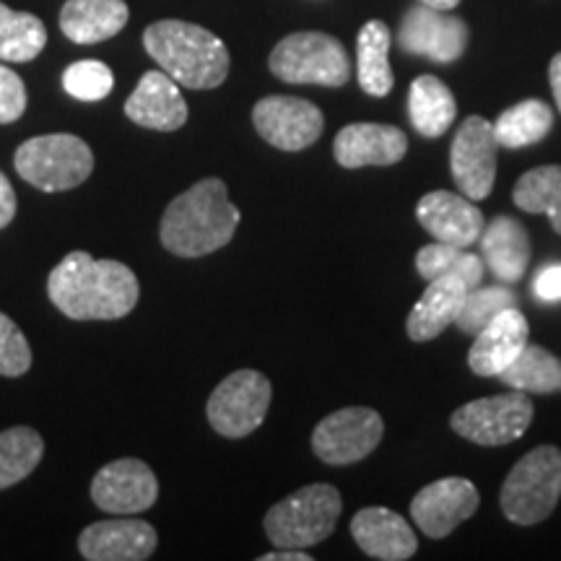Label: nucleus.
Masks as SVG:
<instances>
[{
	"label": "nucleus",
	"instance_id": "2eb2a0df",
	"mask_svg": "<svg viewBox=\"0 0 561 561\" xmlns=\"http://www.w3.org/2000/svg\"><path fill=\"white\" fill-rule=\"evenodd\" d=\"M479 489L468 479H439L413 496L411 517L430 538H445L479 510Z\"/></svg>",
	"mask_w": 561,
	"mask_h": 561
},
{
	"label": "nucleus",
	"instance_id": "9d476101",
	"mask_svg": "<svg viewBox=\"0 0 561 561\" xmlns=\"http://www.w3.org/2000/svg\"><path fill=\"white\" fill-rule=\"evenodd\" d=\"M382 432L380 413L351 405L320 421L318 430L312 432V450L328 466H351L375 453Z\"/></svg>",
	"mask_w": 561,
	"mask_h": 561
},
{
	"label": "nucleus",
	"instance_id": "7c9ffc66",
	"mask_svg": "<svg viewBox=\"0 0 561 561\" xmlns=\"http://www.w3.org/2000/svg\"><path fill=\"white\" fill-rule=\"evenodd\" d=\"M45 455V442L32 426H11L0 432V491L24 481Z\"/></svg>",
	"mask_w": 561,
	"mask_h": 561
},
{
	"label": "nucleus",
	"instance_id": "a211bd4d",
	"mask_svg": "<svg viewBox=\"0 0 561 561\" xmlns=\"http://www.w3.org/2000/svg\"><path fill=\"white\" fill-rule=\"evenodd\" d=\"M409 151V138L401 128L380 123L346 125L333 144V157L346 170L398 164Z\"/></svg>",
	"mask_w": 561,
	"mask_h": 561
},
{
	"label": "nucleus",
	"instance_id": "5701e85b",
	"mask_svg": "<svg viewBox=\"0 0 561 561\" xmlns=\"http://www.w3.org/2000/svg\"><path fill=\"white\" fill-rule=\"evenodd\" d=\"M125 0H66L60 9V32L76 45H100L128 24Z\"/></svg>",
	"mask_w": 561,
	"mask_h": 561
},
{
	"label": "nucleus",
	"instance_id": "2f4dec72",
	"mask_svg": "<svg viewBox=\"0 0 561 561\" xmlns=\"http://www.w3.org/2000/svg\"><path fill=\"white\" fill-rule=\"evenodd\" d=\"M416 271L426 280L455 276L468 289H476L483 280V261H479V255H471L466 248H455V244L447 242H434L421 248L416 255Z\"/></svg>",
	"mask_w": 561,
	"mask_h": 561
},
{
	"label": "nucleus",
	"instance_id": "f704fd0d",
	"mask_svg": "<svg viewBox=\"0 0 561 561\" xmlns=\"http://www.w3.org/2000/svg\"><path fill=\"white\" fill-rule=\"evenodd\" d=\"M32 367V348L26 343V335L19 331V325L9 314L0 312V375L21 377Z\"/></svg>",
	"mask_w": 561,
	"mask_h": 561
},
{
	"label": "nucleus",
	"instance_id": "f257e3e1",
	"mask_svg": "<svg viewBox=\"0 0 561 561\" xmlns=\"http://www.w3.org/2000/svg\"><path fill=\"white\" fill-rule=\"evenodd\" d=\"M47 297L70 320H121L138 305L136 273L89 252H68L47 278Z\"/></svg>",
	"mask_w": 561,
	"mask_h": 561
},
{
	"label": "nucleus",
	"instance_id": "c756f323",
	"mask_svg": "<svg viewBox=\"0 0 561 561\" xmlns=\"http://www.w3.org/2000/svg\"><path fill=\"white\" fill-rule=\"evenodd\" d=\"M515 206L528 214H546L557 234H561V167H536L517 180Z\"/></svg>",
	"mask_w": 561,
	"mask_h": 561
},
{
	"label": "nucleus",
	"instance_id": "20e7f679",
	"mask_svg": "<svg viewBox=\"0 0 561 561\" xmlns=\"http://www.w3.org/2000/svg\"><path fill=\"white\" fill-rule=\"evenodd\" d=\"M341 510L339 489L331 483H310L273 504L263 525L276 549H310L335 530Z\"/></svg>",
	"mask_w": 561,
	"mask_h": 561
},
{
	"label": "nucleus",
	"instance_id": "72a5a7b5",
	"mask_svg": "<svg viewBox=\"0 0 561 561\" xmlns=\"http://www.w3.org/2000/svg\"><path fill=\"white\" fill-rule=\"evenodd\" d=\"M62 89L68 91L73 100L81 102H102L107 100L115 89V76L107 62L102 60H79L66 68L62 73Z\"/></svg>",
	"mask_w": 561,
	"mask_h": 561
},
{
	"label": "nucleus",
	"instance_id": "dca6fc26",
	"mask_svg": "<svg viewBox=\"0 0 561 561\" xmlns=\"http://www.w3.org/2000/svg\"><path fill=\"white\" fill-rule=\"evenodd\" d=\"M159 536L153 525L128 515L91 523L81 530L79 551L89 561H144L157 551Z\"/></svg>",
	"mask_w": 561,
	"mask_h": 561
},
{
	"label": "nucleus",
	"instance_id": "f3484780",
	"mask_svg": "<svg viewBox=\"0 0 561 561\" xmlns=\"http://www.w3.org/2000/svg\"><path fill=\"white\" fill-rule=\"evenodd\" d=\"M125 115L140 128L172 133L187 123V102L180 83L164 70H149L140 76L138 87L125 102Z\"/></svg>",
	"mask_w": 561,
	"mask_h": 561
},
{
	"label": "nucleus",
	"instance_id": "393cba45",
	"mask_svg": "<svg viewBox=\"0 0 561 561\" xmlns=\"http://www.w3.org/2000/svg\"><path fill=\"white\" fill-rule=\"evenodd\" d=\"M409 117L419 136L439 138L453 128L458 117V102L437 76H419L409 91Z\"/></svg>",
	"mask_w": 561,
	"mask_h": 561
},
{
	"label": "nucleus",
	"instance_id": "a19ab883",
	"mask_svg": "<svg viewBox=\"0 0 561 561\" xmlns=\"http://www.w3.org/2000/svg\"><path fill=\"white\" fill-rule=\"evenodd\" d=\"M416 3L432 5V9H439V11H453L455 5H460V0H416Z\"/></svg>",
	"mask_w": 561,
	"mask_h": 561
},
{
	"label": "nucleus",
	"instance_id": "4c0bfd02",
	"mask_svg": "<svg viewBox=\"0 0 561 561\" xmlns=\"http://www.w3.org/2000/svg\"><path fill=\"white\" fill-rule=\"evenodd\" d=\"M16 216V193H13L9 178L0 172V229H5Z\"/></svg>",
	"mask_w": 561,
	"mask_h": 561
},
{
	"label": "nucleus",
	"instance_id": "f03ea898",
	"mask_svg": "<svg viewBox=\"0 0 561 561\" xmlns=\"http://www.w3.org/2000/svg\"><path fill=\"white\" fill-rule=\"evenodd\" d=\"M240 219V208L229 201L224 180L206 178L167 206L159 237L172 255L193 261L227 248Z\"/></svg>",
	"mask_w": 561,
	"mask_h": 561
},
{
	"label": "nucleus",
	"instance_id": "c9c22d12",
	"mask_svg": "<svg viewBox=\"0 0 561 561\" xmlns=\"http://www.w3.org/2000/svg\"><path fill=\"white\" fill-rule=\"evenodd\" d=\"M26 110V87L16 70L0 66V125L16 123Z\"/></svg>",
	"mask_w": 561,
	"mask_h": 561
},
{
	"label": "nucleus",
	"instance_id": "cd10ccee",
	"mask_svg": "<svg viewBox=\"0 0 561 561\" xmlns=\"http://www.w3.org/2000/svg\"><path fill=\"white\" fill-rule=\"evenodd\" d=\"M500 380L520 392H561V359L536 343H528L515 362L502 371Z\"/></svg>",
	"mask_w": 561,
	"mask_h": 561
},
{
	"label": "nucleus",
	"instance_id": "f8f14e48",
	"mask_svg": "<svg viewBox=\"0 0 561 561\" xmlns=\"http://www.w3.org/2000/svg\"><path fill=\"white\" fill-rule=\"evenodd\" d=\"M398 45L403 53L419 58L455 62L468 47V24L447 11L419 3L405 11L398 30Z\"/></svg>",
	"mask_w": 561,
	"mask_h": 561
},
{
	"label": "nucleus",
	"instance_id": "4468645a",
	"mask_svg": "<svg viewBox=\"0 0 561 561\" xmlns=\"http://www.w3.org/2000/svg\"><path fill=\"white\" fill-rule=\"evenodd\" d=\"M159 496L157 476L144 460L121 458L100 468L91 481V500L110 515H138Z\"/></svg>",
	"mask_w": 561,
	"mask_h": 561
},
{
	"label": "nucleus",
	"instance_id": "473e14b6",
	"mask_svg": "<svg viewBox=\"0 0 561 561\" xmlns=\"http://www.w3.org/2000/svg\"><path fill=\"white\" fill-rule=\"evenodd\" d=\"M517 297L504 286H476L468 291L466 301H462L460 314H458V328L462 333L476 335L489 325L496 314L515 307Z\"/></svg>",
	"mask_w": 561,
	"mask_h": 561
},
{
	"label": "nucleus",
	"instance_id": "39448f33",
	"mask_svg": "<svg viewBox=\"0 0 561 561\" xmlns=\"http://www.w3.org/2000/svg\"><path fill=\"white\" fill-rule=\"evenodd\" d=\"M19 178L42 193H66L83 185L94 170V153L87 140L70 133L30 138L13 157Z\"/></svg>",
	"mask_w": 561,
	"mask_h": 561
},
{
	"label": "nucleus",
	"instance_id": "4be33fe9",
	"mask_svg": "<svg viewBox=\"0 0 561 561\" xmlns=\"http://www.w3.org/2000/svg\"><path fill=\"white\" fill-rule=\"evenodd\" d=\"M468 291L471 289L455 276L430 280L426 291L421 294V299L413 305L409 322H405L409 339L416 343L437 339L445 328H450L453 322L458 320L460 307L462 301H466Z\"/></svg>",
	"mask_w": 561,
	"mask_h": 561
},
{
	"label": "nucleus",
	"instance_id": "423d86ee",
	"mask_svg": "<svg viewBox=\"0 0 561 561\" xmlns=\"http://www.w3.org/2000/svg\"><path fill=\"white\" fill-rule=\"evenodd\" d=\"M561 500V450L543 445L530 450L504 479L500 502L504 517L517 525H538Z\"/></svg>",
	"mask_w": 561,
	"mask_h": 561
},
{
	"label": "nucleus",
	"instance_id": "6ab92c4d",
	"mask_svg": "<svg viewBox=\"0 0 561 561\" xmlns=\"http://www.w3.org/2000/svg\"><path fill=\"white\" fill-rule=\"evenodd\" d=\"M416 219L437 242L468 248L481 240L483 214L471 198L458 193H426L416 206Z\"/></svg>",
	"mask_w": 561,
	"mask_h": 561
},
{
	"label": "nucleus",
	"instance_id": "bb28decb",
	"mask_svg": "<svg viewBox=\"0 0 561 561\" xmlns=\"http://www.w3.org/2000/svg\"><path fill=\"white\" fill-rule=\"evenodd\" d=\"M553 128V110L541 100H525L504 110L494 123L496 144L504 149H525L549 136Z\"/></svg>",
	"mask_w": 561,
	"mask_h": 561
},
{
	"label": "nucleus",
	"instance_id": "c85d7f7f",
	"mask_svg": "<svg viewBox=\"0 0 561 561\" xmlns=\"http://www.w3.org/2000/svg\"><path fill=\"white\" fill-rule=\"evenodd\" d=\"M45 24L26 11H13L0 3V60L30 62L45 50Z\"/></svg>",
	"mask_w": 561,
	"mask_h": 561
},
{
	"label": "nucleus",
	"instance_id": "b1692460",
	"mask_svg": "<svg viewBox=\"0 0 561 561\" xmlns=\"http://www.w3.org/2000/svg\"><path fill=\"white\" fill-rule=\"evenodd\" d=\"M483 261L504 284H515L525 276L530 263V237L520 221L512 216H496L481 231Z\"/></svg>",
	"mask_w": 561,
	"mask_h": 561
},
{
	"label": "nucleus",
	"instance_id": "58836bf2",
	"mask_svg": "<svg viewBox=\"0 0 561 561\" xmlns=\"http://www.w3.org/2000/svg\"><path fill=\"white\" fill-rule=\"evenodd\" d=\"M549 81H551L553 100H557V107L561 112V53L553 55V60H551V66H549Z\"/></svg>",
	"mask_w": 561,
	"mask_h": 561
},
{
	"label": "nucleus",
	"instance_id": "7ed1b4c3",
	"mask_svg": "<svg viewBox=\"0 0 561 561\" xmlns=\"http://www.w3.org/2000/svg\"><path fill=\"white\" fill-rule=\"evenodd\" d=\"M144 47L157 66L185 89H216L229 76L227 45L191 21H157L144 32Z\"/></svg>",
	"mask_w": 561,
	"mask_h": 561
},
{
	"label": "nucleus",
	"instance_id": "a878e982",
	"mask_svg": "<svg viewBox=\"0 0 561 561\" xmlns=\"http://www.w3.org/2000/svg\"><path fill=\"white\" fill-rule=\"evenodd\" d=\"M390 26L385 21H367L356 37V79L364 94L382 96L392 89V70H390Z\"/></svg>",
	"mask_w": 561,
	"mask_h": 561
},
{
	"label": "nucleus",
	"instance_id": "aec40b11",
	"mask_svg": "<svg viewBox=\"0 0 561 561\" xmlns=\"http://www.w3.org/2000/svg\"><path fill=\"white\" fill-rule=\"evenodd\" d=\"M528 320L517 307H510L476 333V343L468 354V364L479 377H500L528 346Z\"/></svg>",
	"mask_w": 561,
	"mask_h": 561
},
{
	"label": "nucleus",
	"instance_id": "ea45409f",
	"mask_svg": "<svg viewBox=\"0 0 561 561\" xmlns=\"http://www.w3.org/2000/svg\"><path fill=\"white\" fill-rule=\"evenodd\" d=\"M261 561H312V557H310V553L301 551V549H284V551L263 553Z\"/></svg>",
	"mask_w": 561,
	"mask_h": 561
},
{
	"label": "nucleus",
	"instance_id": "412c9836",
	"mask_svg": "<svg viewBox=\"0 0 561 561\" xmlns=\"http://www.w3.org/2000/svg\"><path fill=\"white\" fill-rule=\"evenodd\" d=\"M351 536L371 559L405 561L419 551L416 533L398 512L388 507L359 510L351 520Z\"/></svg>",
	"mask_w": 561,
	"mask_h": 561
},
{
	"label": "nucleus",
	"instance_id": "e433bc0d",
	"mask_svg": "<svg viewBox=\"0 0 561 561\" xmlns=\"http://www.w3.org/2000/svg\"><path fill=\"white\" fill-rule=\"evenodd\" d=\"M533 294L541 301H561V263L543 265L533 278Z\"/></svg>",
	"mask_w": 561,
	"mask_h": 561
},
{
	"label": "nucleus",
	"instance_id": "1a4fd4ad",
	"mask_svg": "<svg viewBox=\"0 0 561 561\" xmlns=\"http://www.w3.org/2000/svg\"><path fill=\"white\" fill-rule=\"evenodd\" d=\"M533 421V403L520 390L479 398L453 413V430L481 447H502L520 439Z\"/></svg>",
	"mask_w": 561,
	"mask_h": 561
},
{
	"label": "nucleus",
	"instance_id": "9b49d317",
	"mask_svg": "<svg viewBox=\"0 0 561 561\" xmlns=\"http://www.w3.org/2000/svg\"><path fill=\"white\" fill-rule=\"evenodd\" d=\"M496 136L494 123L473 115L455 133L450 149L453 180L458 191L471 201L489 198L496 180Z\"/></svg>",
	"mask_w": 561,
	"mask_h": 561
},
{
	"label": "nucleus",
	"instance_id": "ddd939ff",
	"mask_svg": "<svg viewBox=\"0 0 561 561\" xmlns=\"http://www.w3.org/2000/svg\"><path fill=\"white\" fill-rule=\"evenodd\" d=\"M252 123L273 149L305 151L322 136L325 117L299 96H265L252 110Z\"/></svg>",
	"mask_w": 561,
	"mask_h": 561
},
{
	"label": "nucleus",
	"instance_id": "6e6552de",
	"mask_svg": "<svg viewBox=\"0 0 561 561\" xmlns=\"http://www.w3.org/2000/svg\"><path fill=\"white\" fill-rule=\"evenodd\" d=\"M271 380L257 369H237L219 388L210 392L206 403L208 424L221 437L242 439L263 424L271 409Z\"/></svg>",
	"mask_w": 561,
	"mask_h": 561
},
{
	"label": "nucleus",
	"instance_id": "0eeeda50",
	"mask_svg": "<svg viewBox=\"0 0 561 561\" xmlns=\"http://www.w3.org/2000/svg\"><path fill=\"white\" fill-rule=\"evenodd\" d=\"M271 73L284 83H314L339 89L351 79L346 47L331 34L297 32L273 47L268 60Z\"/></svg>",
	"mask_w": 561,
	"mask_h": 561
}]
</instances>
